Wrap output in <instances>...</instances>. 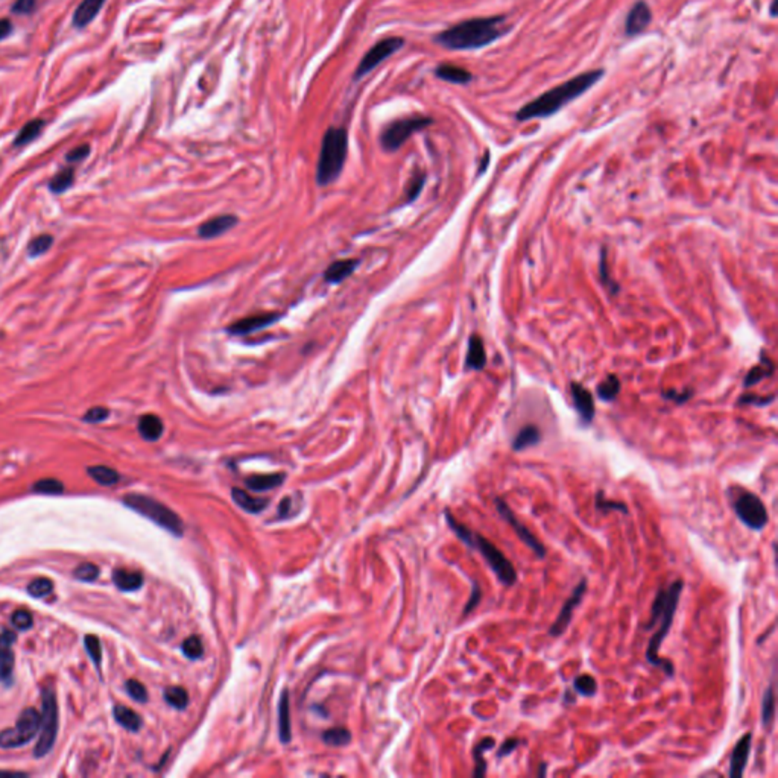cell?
<instances>
[{"label": "cell", "instance_id": "cell-60", "mask_svg": "<svg viewBox=\"0 0 778 778\" xmlns=\"http://www.w3.org/2000/svg\"><path fill=\"white\" fill-rule=\"evenodd\" d=\"M564 702H565V704H567V705H570V704H573V702H575V696H570V690H567V691H565V699H564Z\"/></svg>", "mask_w": 778, "mask_h": 778}, {"label": "cell", "instance_id": "cell-1", "mask_svg": "<svg viewBox=\"0 0 778 778\" xmlns=\"http://www.w3.org/2000/svg\"><path fill=\"white\" fill-rule=\"evenodd\" d=\"M605 75L603 69H593L570 78L569 81L555 85L554 89L540 94L538 98L528 102L515 113L518 122H528L532 119H546L560 113L561 109L576 100L588 90H592Z\"/></svg>", "mask_w": 778, "mask_h": 778}, {"label": "cell", "instance_id": "cell-57", "mask_svg": "<svg viewBox=\"0 0 778 778\" xmlns=\"http://www.w3.org/2000/svg\"><path fill=\"white\" fill-rule=\"evenodd\" d=\"M12 33V23L8 19H0V40H3Z\"/></svg>", "mask_w": 778, "mask_h": 778}, {"label": "cell", "instance_id": "cell-11", "mask_svg": "<svg viewBox=\"0 0 778 778\" xmlns=\"http://www.w3.org/2000/svg\"><path fill=\"white\" fill-rule=\"evenodd\" d=\"M405 40L400 37H388V38H383V40L377 42L371 49H369L365 55L364 58L360 60L357 69L355 70V80H362L364 76H366L368 73H371L375 67H379L384 60H388L391 55H394L396 52H398L402 47L405 46Z\"/></svg>", "mask_w": 778, "mask_h": 778}, {"label": "cell", "instance_id": "cell-52", "mask_svg": "<svg viewBox=\"0 0 778 778\" xmlns=\"http://www.w3.org/2000/svg\"><path fill=\"white\" fill-rule=\"evenodd\" d=\"M523 743H524L523 739H518V737H509V739H506V741L500 745V748H499V751H497V754H496L497 759H504V757H506V756H511V754H513V752L518 748V746L523 745Z\"/></svg>", "mask_w": 778, "mask_h": 778}, {"label": "cell", "instance_id": "cell-14", "mask_svg": "<svg viewBox=\"0 0 778 778\" xmlns=\"http://www.w3.org/2000/svg\"><path fill=\"white\" fill-rule=\"evenodd\" d=\"M281 317H283V313H274V312L257 313V315H251V317L234 321L233 324L229 328H227V332H229L230 335H234V336H245V335L258 332V330H263L266 327L275 324V322H277L279 319H281Z\"/></svg>", "mask_w": 778, "mask_h": 778}, {"label": "cell", "instance_id": "cell-27", "mask_svg": "<svg viewBox=\"0 0 778 778\" xmlns=\"http://www.w3.org/2000/svg\"><path fill=\"white\" fill-rule=\"evenodd\" d=\"M113 581L123 592H134L143 585V575L140 572H131L125 569H117L113 573Z\"/></svg>", "mask_w": 778, "mask_h": 778}, {"label": "cell", "instance_id": "cell-2", "mask_svg": "<svg viewBox=\"0 0 778 778\" xmlns=\"http://www.w3.org/2000/svg\"><path fill=\"white\" fill-rule=\"evenodd\" d=\"M506 20V15L473 17L447 28L434 40L447 51H477L496 43L513 29Z\"/></svg>", "mask_w": 778, "mask_h": 778}, {"label": "cell", "instance_id": "cell-29", "mask_svg": "<svg viewBox=\"0 0 778 778\" xmlns=\"http://www.w3.org/2000/svg\"><path fill=\"white\" fill-rule=\"evenodd\" d=\"M541 441V432L537 426H533V424H528V426H524L518 434L515 435L514 441H513V450L514 452H522L529 449V447L537 445Z\"/></svg>", "mask_w": 778, "mask_h": 778}, {"label": "cell", "instance_id": "cell-18", "mask_svg": "<svg viewBox=\"0 0 778 778\" xmlns=\"http://www.w3.org/2000/svg\"><path fill=\"white\" fill-rule=\"evenodd\" d=\"M570 392H572L573 406H575L581 420H583L585 424H590L594 418V400L592 392L576 382L570 383Z\"/></svg>", "mask_w": 778, "mask_h": 778}, {"label": "cell", "instance_id": "cell-47", "mask_svg": "<svg viewBox=\"0 0 778 778\" xmlns=\"http://www.w3.org/2000/svg\"><path fill=\"white\" fill-rule=\"evenodd\" d=\"M75 576L80 581L91 583V581H94L99 576V569L91 563H84L81 565H78V567L75 569Z\"/></svg>", "mask_w": 778, "mask_h": 778}, {"label": "cell", "instance_id": "cell-3", "mask_svg": "<svg viewBox=\"0 0 778 778\" xmlns=\"http://www.w3.org/2000/svg\"><path fill=\"white\" fill-rule=\"evenodd\" d=\"M682 588H684V583H682L681 579H677L667 588L658 590L651 607V619L648 625L644 626V630H652L657 624H660V628L649 640L646 649V660L649 664L657 667V669H662L666 673V677L669 678H672L675 675V667L671 660L660 657V648H662V643L664 642V639L667 637V634H669L672 628L675 612H677L678 603L681 599Z\"/></svg>", "mask_w": 778, "mask_h": 778}, {"label": "cell", "instance_id": "cell-37", "mask_svg": "<svg viewBox=\"0 0 778 778\" xmlns=\"http://www.w3.org/2000/svg\"><path fill=\"white\" fill-rule=\"evenodd\" d=\"M164 699L177 710H184L188 704V693L184 687L172 686L164 690Z\"/></svg>", "mask_w": 778, "mask_h": 778}, {"label": "cell", "instance_id": "cell-12", "mask_svg": "<svg viewBox=\"0 0 778 778\" xmlns=\"http://www.w3.org/2000/svg\"><path fill=\"white\" fill-rule=\"evenodd\" d=\"M494 505H496L497 513L502 515V518H504V520L511 526V528H513V529L515 531L518 538H520V540L523 541V543H524L526 546H528L533 554H536L537 558H540V560H543V558H545L546 554H547V550H546V547L543 546V543H541V541L536 537V533H533V532L528 528V526L523 524L520 520H518V518H517L515 514H514V511L511 509V506L506 504V502H505L504 499L496 497V499H494Z\"/></svg>", "mask_w": 778, "mask_h": 778}, {"label": "cell", "instance_id": "cell-59", "mask_svg": "<svg viewBox=\"0 0 778 778\" xmlns=\"http://www.w3.org/2000/svg\"><path fill=\"white\" fill-rule=\"evenodd\" d=\"M774 630H775V624H774V625H772V626H771V630H769V631H768V633H765V634H763V635H761V637H759V640H757V643H759V644H761V643H763V640H765V639H768V637H769V635H771V633H772V631H774Z\"/></svg>", "mask_w": 778, "mask_h": 778}, {"label": "cell", "instance_id": "cell-46", "mask_svg": "<svg viewBox=\"0 0 778 778\" xmlns=\"http://www.w3.org/2000/svg\"><path fill=\"white\" fill-rule=\"evenodd\" d=\"M62 490H64V485L57 479H42V481L34 484V491L43 494H60Z\"/></svg>", "mask_w": 778, "mask_h": 778}, {"label": "cell", "instance_id": "cell-35", "mask_svg": "<svg viewBox=\"0 0 778 778\" xmlns=\"http://www.w3.org/2000/svg\"><path fill=\"white\" fill-rule=\"evenodd\" d=\"M774 373V364L769 360V357L761 359V364L751 368V371L745 377V387H752V384L759 383L760 380L766 379Z\"/></svg>", "mask_w": 778, "mask_h": 778}, {"label": "cell", "instance_id": "cell-6", "mask_svg": "<svg viewBox=\"0 0 778 778\" xmlns=\"http://www.w3.org/2000/svg\"><path fill=\"white\" fill-rule=\"evenodd\" d=\"M123 504L132 511H136L137 514L146 517L148 520L159 524L160 528L166 529L172 536L182 537L184 533V523L182 517L159 500L143 496V494H127L123 497Z\"/></svg>", "mask_w": 778, "mask_h": 778}, {"label": "cell", "instance_id": "cell-45", "mask_svg": "<svg viewBox=\"0 0 778 778\" xmlns=\"http://www.w3.org/2000/svg\"><path fill=\"white\" fill-rule=\"evenodd\" d=\"M84 644H85V649H87L90 658L93 660V663L96 664V667L99 669L100 667V662H102V648H100V642L96 637V635H85L84 639Z\"/></svg>", "mask_w": 778, "mask_h": 778}, {"label": "cell", "instance_id": "cell-55", "mask_svg": "<svg viewBox=\"0 0 778 778\" xmlns=\"http://www.w3.org/2000/svg\"><path fill=\"white\" fill-rule=\"evenodd\" d=\"M89 154H90V146L89 145H81V146L72 149V151L67 154L66 159H67L69 163H76V161L84 160Z\"/></svg>", "mask_w": 778, "mask_h": 778}, {"label": "cell", "instance_id": "cell-16", "mask_svg": "<svg viewBox=\"0 0 778 778\" xmlns=\"http://www.w3.org/2000/svg\"><path fill=\"white\" fill-rule=\"evenodd\" d=\"M15 633L5 630L0 634V682L10 684L14 672V651Z\"/></svg>", "mask_w": 778, "mask_h": 778}, {"label": "cell", "instance_id": "cell-28", "mask_svg": "<svg viewBox=\"0 0 778 778\" xmlns=\"http://www.w3.org/2000/svg\"><path fill=\"white\" fill-rule=\"evenodd\" d=\"M494 746H496V739H494V737H484L475 745V748H473V759H475L473 777L481 778L486 774V760L484 759V754L486 751L493 750Z\"/></svg>", "mask_w": 778, "mask_h": 778}, {"label": "cell", "instance_id": "cell-58", "mask_svg": "<svg viewBox=\"0 0 778 778\" xmlns=\"http://www.w3.org/2000/svg\"><path fill=\"white\" fill-rule=\"evenodd\" d=\"M290 504H292V500L290 497H285L281 500V504L279 506V517L280 518H285L289 515V511H290Z\"/></svg>", "mask_w": 778, "mask_h": 778}, {"label": "cell", "instance_id": "cell-54", "mask_svg": "<svg viewBox=\"0 0 778 778\" xmlns=\"http://www.w3.org/2000/svg\"><path fill=\"white\" fill-rule=\"evenodd\" d=\"M37 6V0H15L12 5L14 14H33Z\"/></svg>", "mask_w": 778, "mask_h": 778}, {"label": "cell", "instance_id": "cell-36", "mask_svg": "<svg viewBox=\"0 0 778 778\" xmlns=\"http://www.w3.org/2000/svg\"><path fill=\"white\" fill-rule=\"evenodd\" d=\"M75 182V170L72 168H66L60 170L49 183V191L53 193H62L73 184Z\"/></svg>", "mask_w": 778, "mask_h": 778}, {"label": "cell", "instance_id": "cell-31", "mask_svg": "<svg viewBox=\"0 0 778 778\" xmlns=\"http://www.w3.org/2000/svg\"><path fill=\"white\" fill-rule=\"evenodd\" d=\"M44 125H46V122L43 119H34V121L28 122L25 127H23L19 131L17 137H15V140H14V146H25V145L30 143V141L35 140L38 136H40V132L43 131Z\"/></svg>", "mask_w": 778, "mask_h": 778}, {"label": "cell", "instance_id": "cell-22", "mask_svg": "<svg viewBox=\"0 0 778 778\" xmlns=\"http://www.w3.org/2000/svg\"><path fill=\"white\" fill-rule=\"evenodd\" d=\"M486 365V351L485 345L481 336L473 335L468 341V351H467V369H475V371H481Z\"/></svg>", "mask_w": 778, "mask_h": 778}, {"label": "cell", "instance_id": "cell-61", "mask_svg": "<svg viewBox=\"0 0 778 778\" xmlns=\"http://www.w3.org/2000/svg\"><path fill=\"white\" fill-rule=\"evenodd\" d=\"M546 769H547V765H546V763H541L540 771H538V777H545V775H546Z\"/></svg>", "mask_w": 778, "mask_h": 778}, {"label": "cell", "instance_id": "cell-42", "mask_svg": "<svg viewBox=\"0 0 778 778\" xmlns=\"http://www.w3.org/2000/svg\"><path fill=\"white\" fill-rule=\"evenodd\" d=\"M182 649L184 655L191 660H198L204 655V644L198 635H191V637L186 639L182 644Z\"/></svg>", "mask_w": 778, "mask_h": 778}, {"label": "cell", "instance_id": "cell-25", "mask_svg": "<svg viewBox=\"0 0 778 778\" xmlns=\"http://www.w3.org/2000/svg\"><path fill=\"white\" fill-rule=\"evenodd\" d=\"M139 432L141 438L146 439V441H157V439L161 438L164 432L163 421L160 416L154 414L141 415L139 420Z\"/></svg>", "mask_w": 778, "mask_h": 778}, {"label": "cell", "instance_id": "cell-9", "mask_svg": "<svg viewBox=\"0 0 778 778\" xmlns=\"http://www.w3.org/2000/svg\"><path fill=\"white\" fill-rule=\"evenodd\" d=\"M43 714L40 725V737L34 750L35 757H44L52 750L58 733V705L52 687L43 689Z\"/></svg>", "mask_w": 778, "mask_h": 778}, {"label": "cell", "instance_id": "cell-43", "mask_svg": "<svg viewBox=\"0 0 778 778\" xmlns=\"http://www.w3.org/2000/svg\"><path fill=\"white\" fill-rule=\"evenodd\" d=\"M594 506L597 511H619V513H622L625 515H628V506L622 502H617V500H608L605 499L603 496V491H597L596 494V499H594Z\"/></svg>", "mask_w": 778, "mask_h": 778}, {"label": "cell", "instance_id": "cell-50", "mask_svg": "<svg viewBox=\"0 0 778 778\" xmlns=\"http://www.w3.org/2000/svg\"><path fill=\"white\" fill-rule=\"evenodd\" d=\"M11 622L17 630L26 631L33 626V616H30V612L28 610H17L12 615Z\"/></svg>", "mask_w": 778, "mask_h": 778}, {"label": "cell", "instance_id": "cell-26", "mask_svg": "<svg viewBox=\"0 0 778 778\" xmlns=\"http://www.w3.org/2000/svg\"><path fill=\"white\" fill-rule=\"evenodd\" d=\"M286 475L285 473H272V475H257L251 476L245 481V485L253 491H269L277 488L283 482H285Z\"/></svg>", "mask_w": 778, "mask_h": 778}, {"label": "cell", "instance_id": "cell-4", "mask_svg": "<svg viewBox=\"0 0 778 778\" xmlns=\"http://www.w3.org/2000/svg\"><path fill=\"white\" fill-rule=\"evenodd\" d=\"M445 518L452 531L457 533L462 543L467 545L470 549L477 550V552L482 555L485 563L490 565V569L494 572V575L497 576L502 584L509 587L517 583V570L514 567V564L508 560L502 550H499V547L494 546L490 540L479 536L477 532L468 529L467 526H463L462 523L454 520V517L449 513V511L445 513Z\"/></svg>", "mask_w": 778, "mask_h": 778}, {"label": "cell", "instance_id": "cell-13", "mask_svg": "<svg viewBox=\"0 0 778 778\" xmlns=\"http://www.w3.org/2000/svg\"><path fill=\"white\" fill-rule=\"evenodd\" d=\"M587 592V579H581L579 584L573 588L572 594L569 596V599L564 602L563 608L560 611V615H558L556 620L552 624V626L549 628V635H552V637H560L567 630L569 625L572 624V617H573V612H575L578 605L583 602L584 596Z\"/></svg>", "mask_w": 778, "mask_h": 778}, {"label": "cell", "instance_id": "cell-24", "mask_svg": "<svg viewBox=\"0 0 778 778\" xmlns=\"http://www.w3.org/2000/svg\"><path fill=\"white\" fill-rule=\"evenodd\" d=\"M231 497H233L236 505L240 506L243 511H247V513H251V514L262 513V511L268 508V505H269L268 499L253 497V496H249L247 491H243L240 488H233L231 490Z\"/></svg>", "mask_w": 778, "mask_h": 778}, {"label": "cell", "instance_id": "cell-32", "mask_svg": "<svg viewBox=\"0 0 778 778\" xmlns=\"http://www.w3.org/2000/svg\"><path fill=\"white\" fill-rule=\"evenodd\" d=\"M114 718L123 728L130 730V732H139L141 727V719L139 714L125 705L114 707Z\"/></svg>", "mask_w": 778, "mask_h": 778}, {"label": "cell", "instance_id": "cell-38", "mask_svg": "<svg viewBox=\"0 0 778 778\" xmlns=\"http://www.w3.org/2000/svg\"><path fill=\"white\" fill-rule=\"evenodd\" d=\"M620 392V380L616 375H608L599 387H597V397L603 402H611L615 400Z\"/></svg>", "mask_w": 778, "mask_h": 778}, {"label": "cell", "instance_id": "cell-34", "mask_svg": "<svg viewBox=\"0 0 778 778\" xmlns=\"http://www.w3.org/2000/svg\"><path fill=\"white\" fill-rule=\"evenodd\" d=\"M89 475L96 481L99 485L104 486H113L121 481V475L116 470L109 468L107 466H94L87 468Z\"/></svg>", "mask_w": 778, "mask_h": 778}, {"label": "cell", "instance_id": "cell-30", "mask_svg": "<svg viewBox=\"0 0 778 778\" xmlns=\"http://www.w3.org/2000/svg\"><path fill=\"white\" fill-rule=\"evenodd\" d=\"M279 733L283 743H289L292 733H290V709H289V693L283 690L281 699L279 704Z\"/></svg>", "mask_w": 778, "mask_h": 778}, {"label": "cell", "instance_id": "cell-21", "mask_svg": "<svg viewBox=\"0 0 778 778\" xmlns=\"http://www.w3.org/2000/svg\"><path fill=\"white\" fill-rule=\"evenodd\" d=\"M357 266H359L357 258H344V260H336L326 269L324 280L327 283H332V285H337V283L348 279L350 275L356 271Z\"/></svg>", "mask_w": 778, "mask_h": 778}, {"label": "cell", "instance_id": "cell-20", "mask_svg": "<svg viewBox=\"0 0 778 778\" xmlns=\"http://www.w3.org/2000/svg\"><path fill=\"white\" fill-rule=\"evenodd\" d=\"M435 76L439 78V80H443L445 82H450V84H458V85H467L471 81L475 80V76L471 72H468L467 69L459 67V66H454V64H439L435 69Z\"/></svg>", "mask_w": 778, "mask_h": 778}, {"label": "cell", "instance_id": "cell-56", "mask_svg": "<svg viewBox=\"0 0 778 778\" xmlns=\"http://www.w3.org/2000/svg\"><path fill=\"white\" fill-rule=\"evenodd\" d=\"M774 402V396H771L769 398L766 397H754V396H743L741 400H739V403L742 405H757V406H766L769 403Z\"/></svg>", "mask_w": 778, "mask_h": 778}, {"label": "cell", "instance_id": "cell-49", "mask_svg": "<svg viewBox=\"0 0 778 778\" xmlns=\"http://www.w3.org/2000/svg\"><path fill=\"white\" fill-rule=\"evenodd\" d=\"M127 691L130 693V696L134 699L137 702H146L148 701V690L146 687L141 684L140 681L137 680H130L127 681Z\"/></svg>", "mask_w": 778, "mask_h": 778}, {"label": "cell", "instance_id": "cell-40", "mask_svg": "<svg viewBox=\"0 0 778 778\" xmlns=\"http://www.w3.org/2000/svg\"><path fill=\"white\" fill-rule=\"evenodd\" d=\"M573 689L578 695H583V696H594L596 695V690H597V682L596 680L592 677V675L588 673H583L573 680Z\"/></svg>", "mask_w": 778, "mask_h": 778}, {"label": "cell", "instance_id": "cell-39", "mask_svg": "<svg viewBox=\"0 0 778 778\" xmlns=\"http://www.w3.org/2000/svg\"><path fill=\"white\" fill-rule=\"evenodd\" d=\"M322 741L332 746H344L351 741V733L350 730L345 727H335L327 730V732L322 734Z\"/></svg>", "mask_w": 778, "mask_h": 778}, {"label": "cell", "instance_id": "cell-53", "mask_svg": "<svg viewBox=\"0 0 778 778\" xmlns=\"http://www.w3.org/2000/svg\"><path fill=\"white\" fill-rule=\"evenodd\" d=\"M108 415H109V411L107 409V407L94 406V407H91V409L85 412V415L82 416V420L85 423H93L94 424V423H100V421L107 420Z\"/></svg>", "mask_w": 778, "mask_h": 778}, {"label": "cell", "instance_id": "cell-8", "mask_svg": "<svg viewBox=\"0 0 778 778\" xmlns=\"http://www.w3.org/2000/svg\"><path fill=\"white\" fill-rule=\"evenodd\" d=\"M432 123H434V119L426 116H412V117H405V119L394 121L382 132L380 136L382 148L388 152H396L405 145V141L407 139H411L415 134V132L430 127Z\"/></svg>", "mask_w": 778, "mask_h": 778}, {"label": "cell", "instance_id": "cell-10", "mask_svg": "<svg viewBox=\"0 0 778 778\" xmlns=\"http://www.w3.org/2000/svg\"><path fill=\"white\" fill-rule=\"evenodd\" d=\"M40 713L35 709H25L20 713L17 724H15L14 728H6L0 733V748L10 750L26 745L40 732Z\"/></svg>", "mask_w": 778, "mask_h": 778}, {"label": "cell", "instance_id": "cell-62", "mask_svg": "<svg viewBox=\"0 0 778 778\" xmlns=\"http://www.w3.org/2000/svg\"><path fill=\"white\" fill-rule=\"evenodd\" d=\"M0 775H14V774H11V772H2V771H0Z\"/></svg>", "mask_w": 778, "mask_h": 778}, {"label": "cell", "instance_id": "cell-44", "mask_svg": "<svg viewBox=\"0 0 778 778\" xmlns=\"http://www.w3.org/2000/svg\"><path fill=\"white\" fill-rule=\"evenodd\" d=\"M53 590V583L47 578H37L28 585V593L33 597H44Z\"/></svg>", "mask_w": 778, "mask_h": 778}, {"label": "cell", "instance_id": "cell-33", "mask_svg": "<svg viewBox=\"0 0 778 778\" xmlns=\"http://www.w3.org/2000/svg\"><path fill=\"white\" fill-rule=\"evenodd\" d=\"M775 718V691H774V682L769 684L763 695V701H761V722L766 730L771 728Z\"/></svg>", "mask_w": 778, "mask_h": 778}, {"label": "cell", "instance_id": "cell-41", "mask_svg": "<svg viewBox=\"0 0 778 778\" xmlns=\"http://www.w3.org/2000/svg\"><path fill=\"white\" fill-rule=\"evenodd\" d=\"M52 243H53V238L51 234H40V236H37V238H34L33 240L29 242L28 253H29V256H33V257L43 256L51 249Z\"/></svg>", "mask_w": 778, "mask_h": 778}, {"label": "cell", "instance_id": "cell-51", "mask_svg": "<svg viewBox=\"0 0 778 778\" xmlns=\"http://www.w3.org/2000/svg\"><path fill=\"white\" fill-rule=\"evenodd\" d=\"M481 599H482V590H481V585H479L477 583H475V581H473V585H471V594H470V599H468V602H467V605H466V610H463L462 616H463V617H466V616H468V615H470V612H473V610H475V608L477 607V605H479V602H481Z\"/></svg>", "mask_w": 778, "mask_h": 778}, {"label": "cell", "instance_id": "cell-7", "mask_svg": "<svg viewBox=\"0 0 778 778\" xmlns=\"http://www.w3.org/2000/svg\"><path fill=\"white\" fill-rule=\"evenodd\" d=\"M733 508L739 520L751 531H763L769 522L768 509L763 502L757 496L745 488L732 490Z\"/></svg>", "mask_w": 778, "mask_h": 778}, {"label": "cell", "instance_id": "cell-48", "mask_svg": "<svg viewBox=\"0 0 778 778\" xmlns=\"http://www.w3.org/2000/svg\"><path fill=\"white\" fill-rule=\"evenodd\" d=\"M424 183H426V175L424 174H416L412 179L411 183L407 184L406 187V202H412L416 196L421 193V188L424 187Z\"/></svg>", "mask_w": 778, "mask_h": 778}, {"label": "cell", "instance_id": "cell-15", "mask_svg": "<svg viewBox=\"0 0 778 778\" xmlns=\"http://www.w3.org/2000/svg\"><path fill=\"white\" fill-rule=\"evenodd\" d=\"M652 23V11L646 0H637L628 11L625 20V35L634 38L644 33Z\"/></svg>", "mask_w": 778, "mask_h": 778}, {"label": "cell", "instance_id": "cell-23", "mask_svg": "<svg viewBox=\"0 0 778 778\" xmlns=\"http://www.w3.org/2000/svg\"><path fill=\"white\" fill-rule=\"evenodd\" d=\"M105 0H82L73 14V25L76 28H85L99 14Z\"/></svg>", "mask_w": 778, "mask_h": 778}, {"label": "cell", "instance_id": "cell-17", "mask_svg": "<svg viewBox=\"0 0 778 778\" xmlns=\"http://www.w3.org/2000/svg\"><path fill=\"white\" fill-rule=\"evenodd\" d=\"M752 745V734L746 733L739 739L734 750L732 752V759H730V771L728 775L732 778H741L745 774L746 763H748L750 752Z\"/></svg>", "mask_w": 778, "mask_h": 778}, {"label": "cell", "instance_id": "cell-5", "mask_svg": "<svg viewBox=\"0 0 778 778\" xmlns=\"http://www.w3.org/2000/svg\"><path fill=\"white\" fill-rule=\"evenodd\" d=\"M348 152V134L344 128H328L321 141V151L317 166V182L319 186H328L336 182L344 169Z\"/></svg>", "mask_w": 778, "mask_h": 778}, {"label": "cell", "instance_id": "cell-19", "mask_svg": "<svg viewBox=\"0 0 778 778\" xmlns=\"http://www.w3.org/2000/svg\"><path fill=\"white\" fill-rule=\"evenodd\" d=\"M238 221H239V219L236 218L234 215H221V216L211 218V219H209V221H206V222L200 225L198 236L202 239L218 238V236H221L227 231H230L231 229H234V227L238 225Z\"/></svg>", "mask_w": 778, "mask_h": 778}]
</instances>
